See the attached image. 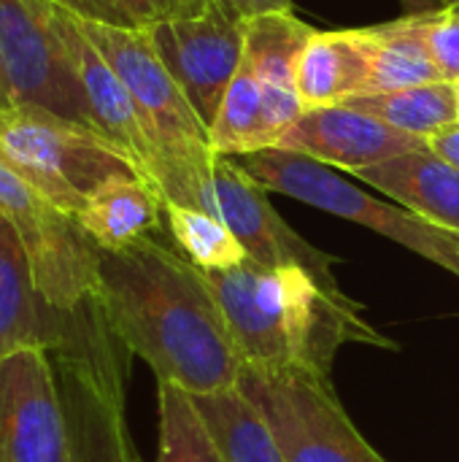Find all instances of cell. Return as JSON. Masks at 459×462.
<instances>
[{
  "label": "cell",
  "mask_w": 459,
  "mask_h": 462,
  "mask_svg": "<svg viewBox=\"0 0 459 462\" xmlns=\"http://www.w3.org/2000/svg\"><path fill=\"white\" fill-rule=\"evenodd\" d=\"M452 11H454V14H457V16H459V5H457V8H452Z\"/></svg>",
  "instance_id": "37"
},
{
  "label": "cell",
  "mask_w": 459,
  "mask_h": 462,
  "mask_svg": "<svg viewBox=\"0 0 459 462\" xmlns=\"http://www.w3.org/2000/svg\"><path fill=\"white\" fill-rule=\"evenodd\" d=\"M357 38L368 57L365 95L446 81L427 51L419 14L379 27H363L357 30Z\"/></svg>",
  "instance_id": "20"
},
{
  "label": "cell",
  "mask_w": 459,
  "mask_h": 462,
  "mask_svg": "<svg viewBox=\"0 0 459 462\" xmlns=\"http://www.w3.org/2000/svg\"><path fill=\"white\" fill-rule=\"evenodd\" d=\"M8 106H14V95H11V84H8V76H5V68L0 60V108H8Z\"/></svg>",
  "instance_id": "32"
},
{
  "label": "cell",
  "mask_w": 459,
  "mask_h": 462,
  "mask_svg": "<svg viewBox=\"0 0 459 462\" xmlns=\"http://www.w3.org/2000/svg\"><path fill=\"white\" fill-rule=\"evenodd\" d=\"M298 97L306 108L338 106L368 89V57L357 30L314 32L298 62Z\"/></svg>",
  "instance_id": "19"
},
{
  "label": "cell",
  "mask_w": 459,
  "mask_h": 462,
  "mask_svg": "<svg viewBox=\"0 0 459 462\" xmlns=\"http://www.w3.org/2000/svg\"><path fill=\"white\" fill-rule=\"evenodd\" d=\"M314 32L317 30L295 19L292 11L268 14L243 24V60L252 65L257 81L262 84L268 116L279 133V141L303 114L295 79L300 54Z\"/></svg>",
  "instance_id": "15"
},
{
  "label": "cell",
  "mask_w": 459,
  "mask_h": 462,
  "mask_svg": "<svg viewBox=\"0 0 459 462\" xmlns=\"http://www.w3.org/2000/svg\"><path fill=\"white\" fill-rule=\"evenodd\" d=\"M406 5L409 14H433V11H441L446 8L444 0H400Z\"/></svg>",
  "instance_id": "31"
},
{
  "label": "cell",
  "mask_w": 459,
  "mask_h": 462,
  "mask_svg": "<svg viewBox=\"0 0 459 462\" xmlns=\"http://www.w3.org/2000/svg\"><path fill=\"white\" fill-rule=\"evenodd\" d=\"M157 462H225L214 433L208 430L195 398L187 390L170 382H157Z\"/></svg>",
  "instance_id": "24"
},
{
  "label": "cell",
  "mask_w": 459,
  "mask_h": 462,
  "mask_svg": "<svg viewBox=\"0 0 459 462\" xmlns=\"http://www.w3.org/2000/svg\"><path fill=\"white\" fill-rule=\"evenodd\" d=\"M165 222L181 254L206 273L230 271L249 260L243 244L233 236V230L208 211L181 203H165Z\"/></svg>",
  "instance_id": "25"
},
{
  "label": "cell",
  "mask_w": 459,
  "mask_h": 462,
  "mask_svg": "<svg viewBox=\"0 0 459 462\" xmlns=\"http://www.w3.org/2000/svg\"><path fill=\"white\" fill-rule=\"evenodd\" d=\"M238 390L257 406L287 462H390L354 428L327 374L243 365Z\"/></svg>",
  "instance_id": "7"
},
{
  "label": "cell",
  "mask_w": 459,
  "mask_h": 462,
  "mask_svg": "<svg viewBox=\"0 0 459 462\" xmlns=\"http://www.w3.org/2000/svg\"><path fill=\"white\" fill-rule=\"evenodd\" d=\"M206 282L243 365L300 368L330 376L335 352L346 344L395 346L363 317V309L349 295H333L300 265L246 260L238 268L206 273Z\"/></svg>",
  "instance_id": "2"
},
{
  "label": "cell",
  "mask_w": 459,
  "mask_h": 462,
  "mask_svg": "<svg viewBox=\"0 0 459 462\" xmlns=\"http://www.w3.org/2000/svg\"><path fill=\"white\" fill-rule=\"evenodd\" d=\"M344 106L376 116L379 122L398 127L409 135L430 141L436 133L459 122V100L454 81H433L419 87H403L392 92H368L344 100Z\"/></svg>",
  "instance_id": "22"
},
{
  "label": "cell",
  "mask_w": 459,
  "mask_h": 462,
  "mask_svg": "<svg viewBox=\"0 0 459 462\" xmlns=\"http://www.w3.org/2000/svg\"><path fill=\"white\" fill-rule=\"evenodd\" d=\"M211 149L225 157H246L262 149H276L279 133L268 116L265 92L252 65L243 60L233 76L219 114L208 127Z\"/></svg>",
  "instance_id": "21"
},
{
  "label": "cell",
  "mask_w": 459,
  "mask_h": 462,
  "mask_svg": "<svg viewBox=\"0 0 459 462\" xmlns=\"http://www.w3.org/2000/svg\"><path fill=\"white\" fill-rule=\"evenodd\" d=\"M57 5L51 0H0V60L14 103L41 106L92 130Z\"/></svg>",
  "instance_id": "9"
},
{
  "label": "cell",
  "mask_w": 459,
  "mask_h": 462,
  "mask_svg": "<svg viewBox=\"0 0 459 462\" xmlns=\"http://www.w3.org/2000/svg\"><path fill=\"white\" fill-rule=\"evenodd\" d=\"M92 300L133 357L189 395L238 387L241 355L206 273L157 238L100 252Z\"/></svg>",
  "instance_id": "1"
},
{
  "label": "cell",
  "mask_w": 459,
  "mask_h": 462,
  "mask_svg": "<svg viewBox=\"0 0 459 462\" xmlns=\"http://www.w3.org/2000/svg\"><path fill=\"white\" fill-rule=\"evenodd\" d=\"M146 32L206 127H211L243 62V24L214 0L200 14L154 24Z\"/></svg>",
  "instance_id": "12"
},
{
  "label": "cell",
  "mask_w": 459,
  "mask_h": 462,
  "mask_svg": "<svg viewBox=\"0 0 459 462\" xmlns=\"http://www.w3.org/2000/svg\"><path fill=\"white\" fill-rule=\"evenodd\" d=\"M195 3H197V8H206V5H211L214 0H195Z\"/></svg>",
  "instance_id": "34"
},
{
  "label": "cell",
  "mask_w": 459,
  "mask_h": 462,
  "mask_svg": "<svg viewBox=\"0 0 459 462\" xmlns=\"http://www.w3.org/2000/svg\"><path fill=\"white\" fill-rule=\"evenodd\" d=\"M130 24L138 30H149L162 22H173L189 14H200L195 0H119ZM208 8V5H206Z\"/></svg>",
  "instance_id": "27"
},
{
  "label": "cell",
  "mask_w": 459,
  "mask_h": 462,
  "mask_svg": "<svg viewBox=\"0 0 459 462\" xmlns=\"http://www.w3.org/2000/svg\"><path fill=\"white\" fill-rule=\"evenodd\" d=\"M0 462H73L68 414L46 346L0 360Z\"/></svg>",
  "instance_id": "11"
},
{
  "label": "cell",
  "mask_w": 459,
  "mask_h": 462,
  "mask_svg": "<svg viewBox=\"0 0 459 462\" xmlns=\"http://www.w3.org/2000/svg\"><path fill=\"white\" fill-rule=\"evenodd\" d=\"M192 398L225 462H287L268 422L238 387Z\"/></svg>",
  "instance_id": "23"
},
{
  "label": "cell",
  "mask_w": 459,
  "mask_h": 462,
  "mask_svg": "<svg viewBox=\"0 0 459 462\" xmlns=\"http://www.w3.org/2000/svg\"><path fill=\"white\" fill-rule=\"evenodd\" d=\"M60 333V311H51L35 290L27 254L5 222L0 227V360L19 349H51Z\"/></svg>",
  "instance_id": "18"
},
{
  "label": "cell",
  "mask_w": 459,
  "mask_h": 462,
  "mask_svg": "<svg viewBox=\"0 0 459 462\" xmlns=\"http://www.w3.org/2000/svg\"><path fill=\"white\" fill-rule=\"evenodd\" d=\"M0 154L49 203L73 219L103 181L138 173L95 130L30 103L0 108Z\"/></svg>",
  "instance_id": "5"
},
{
  "label": "cell",
  "mask_w": 459,
  "mask_h": 462,
  "mask_svg": "<svg viewBox=\"0 0 459 462\" xmlns=\"http://www.w3.org/2000/svg\"><path fill=\"white\" fill-rule=\"evenodd\" d=\"M3 225H5V219H3V217H0V227H3Z\"/></svg>",
  "instance_id": "36"
},
{
  "label": "cell",
  "mask_w": 459,
  "mask_h": 462,
  "mask_svg": "<svg viewBox=\"0 0 459 462\" xmlns=\"http://www.w3.org/2000/svg\"><path fill=\"white\" fill-rule=\"evenodd\" d=\"M444 5H446V8H457L459 0H444Z\"/></svg>",
  "instance_id": "33"
},
{
  "label": "cell",
  "mask_w": 459,
  "mask_h": 462,
  "mask_svg": "<svg viewBox=\"0 0 459 462\" xmlns=\"http://www.w3.org/2000/svg\"><path fill=\"white\" fill-rule=\"evenodd\" d=\"M60 27L81 81V92L87 100V111L92 119V130L103 135L116 152H122L133 168L154 184L157 176V152L146 133V125L135 108V100L103 51L92 43V38L78 24V16L65 5H57Z\"/></svg>",
  "instance_id": "13"
},
{
  "label": "cell",
  "mask_w": 459,
  "mask_h": 462,
  "mask_svg": "<svg viewBox=\"0 0 459 462\" xmlns=\"http://www.w3.org/2000/svg\"><path fill=\"white\" fill-rule=\"evenodd\" d=\"M427 143L438 157H444L449 165H454L459 171V122L446 127V130H441V133H436Z\"/></svg>",
  "instance_id": "30"
},
{
  "label": "cell",
  "mask_w": 459,
  "mask_h": 462,
  "mask_svg": "<svg viewBox=\"0 0 459 462\" xmlns=\"http://www.w3.org/2000/svg\"><path fill=\"white\" fill-rule=\"evenodd\" d=\"M427 146L430 143L425 138L409 135L398 127L379 122L371 114L338 103V106L306 108L298 116V122L281 135L276 149L306 154L330 168L357 173L363 168Z\"/></svg>",
  "instance_id": "14"
},
{
  "label": "cell",
  "mask_w": 459,
  "mask_h": 462,
  "mask_svg": "<svg viewBox=\"0 0 459 462\" xmlns=\"http://www.w3.org/2000/svg\"><path fill=\"white\" fill-rule=\"evenodd\" d=\"M189 206L225 222L243 244L249 260L260 265H300L333 295H346L333 273L335 257L300 238L271 206L268 189L233 157L216 154L214 165L195 187Z\"/></svg>",
  "instance_id": "10"
},
{
  "label": "cell",
  "mask_w": 459,
  "mask_h": 462,
  "mask_svg": "<svg viewBox=\"0 0 459 462\" xmlns=\"http://www.w3.org/2000/svg\"><path fill=\"white\" fill-rule=\"evenodd\" d=\"M165 200L160 189L138 173L103 181L76 214V225L100 252H119L160 230Z\"/></svg>",
  "instance_id": "17"
},
{
  "label": "cell",
  "mask_w": 459,
  "mask_h": 462,
  "mask_svg": "<svg viewBox=\"0 0 459 462\" xmlns=\"http://www.w3.org/2000/svg\"><path fill=\"white\" fill-rule=\"evenodd\" d=\"M62 5H65L68 11L84 16V19H92V22L133 27L119 0H62Z\"/></svg>",
  "instance_id": "28"
},
{
  "label": "cell",
  "mask_w": 459,
  "mask_h": 462,
  "mask_svg": "<svg viewBox=\"0 0 459 462\" xmlns=\"http://www.w3.org/2000/svg\"><path fill=\"white\" fill-rule=\"evenodd\" d=\"M352 176L390 195L417 217L459 236V171L430 146L363 168Z\"/></svg>",
  "instance_id": "16"
},
{
  "label": "cell",
  "mask_w": 459,
  "mask_h": 462,
  "mask_svg": "<svg viewBox=\"0 0 459 462\" xmlns=\"http://www.w3.org/2000/svg\"><path fill=\"white\" fill-rule=\"evenodd\" d=\"M51 3H60V5H62V0H51Z\"/></svg>",
  "instance_id": "38"
},
{
  "label": "cell",
  "mask_w": 459,
  "mask_h": 462,
  "mask_svg": "<svg viewBox=\"0 0 459 462\" xmlns=\"http://www.w3.org/2000/svg\"><path fill=\"white\" fill-rule=\"evenodd\" d=\"M454 89H457V100H459V79H454Z\"/></svg>",
  "instance_id": "35"
},
{
  "label": "cell",
  "mask_w": 459,
  "mask_h": 462,
  "mask_svg": "<svg viewBox=\"0 0 459 462\" xmlns=\"http://www.w3.org/2000/svg\"><path fill=\"white\" fill-rule=\"evenodd\" d=\"M241 165L265 189L281 192L306 206H314L333 217L363 225L459 276L457 233H449L403 206L373 198L371 192L354 187L349 179L335 173L330 165L317 162L306 154L284 152V149H262V152L246 154Z\"/></svg>",
  "instance_id": "6"
},
{
  "label": "cell",
  "mask_w": 459,
  "mask_h": 462,
  "mask_svg": "<svg viewBox=\"0 0 459 462\" xmlns=\"http://www.w3.org/2000/svg\"><path fill=\"white\" fill-rule=\"evenodd\" d=\"M49 352L68 414L73 462H141L124 417L133 355L92 298L78 311L60 314V333Z\"/></svg>",
  "instance_id": "4"
},
{
  "label": "cell",
  "mask_w": 459,
  "mask_h": 462,
  "mask_svg": "<svg viewBox=\"0 0 459 462\" xmlns=\"http://www.w3.org/2000/svg\"><path fill=\"white\" fill-rule=\"evenodd\" d=\"M216 5L235 22L246 24L252 19L268 14H287L292 11V0H216Z\"/></svg>",
  "instance_id": "29"
},
{
  "label": "cell",
  "mask_w": 459,
  "mask_h": 462,
  "mask_svg": "<svg viewBox=\"0 0 459 462\" xmlns=\"http://www.w3.org/2000/svg\"><path fill=\"white\" fill-rule=\"evenodd\" d=\"M0 217L14 227L35 282L51 311L73 314L95 292L100 249L73 217L49 203L0 154Z\"/></svg>",
  "instance_id": "8"
},
{
  "label": "cell",
  "mask_w": 459,
  "mask_h": 462,
  "mask_svg": "<svg viewBox=\"0 0 459 462\" xmlns=\"http://www.w3.org/2000/svg\"><path fill=\"white\" fill-rule=\"evenodd\" d=\"M422 16V32L433 62L446 81L459 79V16L452 8H441Z\"/></svg>",
  "instance_id": "26"
},
{
  "label": "cell",
  "mask_w": 459,
  "mask_h": 462,
  "mask_svg": "<svg viewBox=\"0 0 459 462\" xmlns=\"http://www.w3.org/2000/svg\"><path fill=\"white\" fill-rule=\"evenodd\" d=\"M78 16V14H76ZM78 24L130 89L157 152L154 187L165 203L189 206L195 187L216 160L208 127L173 79L146 30L103 24L78 16Z\"/></svg>",
  "instance_id": "3"
}]
</instances>
